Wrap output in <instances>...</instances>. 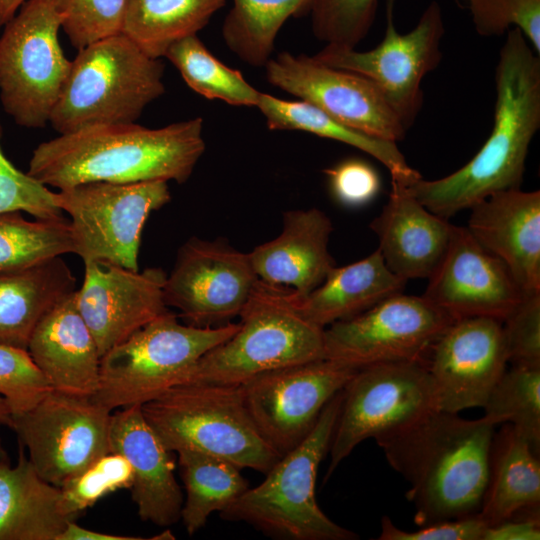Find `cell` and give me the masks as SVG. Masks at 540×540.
Returning <instances> with one entry per match:
<instances>
[{
	"label": "cell",
	"instance_id": "obj_20",
	"mask_svg": "<svg viewBox=\"0 0 540 540\" xmlns=\"http://www.w3.org/2000/svg\"><path fill=\"white\" fill-rule=\"evenodd\" d=\"M166 277L158 267L140 271L109 263H84L76 304L101 355L168 310Z\"/></svg>",
	"mask_w": 540,
	"mask_h": 540
},
{
	"label": "cell",
	"instance_id": "obj_48",
	"mask_svg": "<svg viewBox=\"0 0 540 540\" xmlns=\"http://www.w3.org/2000/svg\"><path fill=\"white\" fill-rule=\"evenodd\" d=\"M26 0H0V29L18 12Z\"/></svg>",
	"mask_w": 540,
	"mask_h": 540
},
{
	"label": "cell",
	"instance_id": "obj_25",
	"mask_svg": "<svg viewBox=\"0 0 540 540\" xmlns=\"http://www.w3.org/2000/svg\"><path fill=\"white\" fill-rule=\"evenodd\" d=\"M332 231L331 220L317 208L285 212L281 233L248 253L257 277L308 294L335 266L328 249Z\"/></svg>",
	"mask_w": 540,
	"mask_h": 540
},
{
	"label": "cell",
	"instance_id": "obj_13",
	"mask_svg": "<svg viewBox=\"0 0 540 540\" xmlns=\"http://www.w3.org/2000/svg\"><path fill=\"white\" fill-rule=\"evenodd\" d=\"M456 319L422 296L392 295L324 328L325 358L360 369L389 362H425Z\"/></svg>",
	"mask_w": 540,
	"mask_h": 540
},
{
	"label": "cell",
	"instance_id": "obj_1",
	"mask_svg": "<svg viewBox=\"0 0 540 540\" xmlns=\"http://www.w3.org/2000/svg\"><path fill=\"white\" fill-rule=\"evenodd\" d=\"M492 131L474 157L436 180L422 177L409 192L448 219L489 195L520 188L530 143L540 127V58L518 29L506 33L495 68Z\"/></svg>",
	"mask_w": 540,
	"mask_h": 540
},
{
	"label": "cell",
	"instance_id": "obj_41",
	"mask_svg": "<svg viewBox=\"0 0 540 540\" xmlns=\"http://www.w3.org/2000/svg\"><path fill=\"white\" fill-rule=\"evenodd\" d=\"M1 138L0 123V213L21 211L37 219L63 217L55 201V192L17 169L5 156Z\"/></svg>",
	"mask_w": 540,
	"mask_h": 540
},
{
	"label": "cell",
	"instance_id": "obj_28",
	"mask_svg": "<svg viewBox=\"0 0 540 540\" xmlns=\"http://www.w3.org/2000/svg\"><path fill=\"white\" fill-rule=\"evenodd\" d=\"M76 290V278L60 257L0 275V345L27 350L39 321Z\"/></svg>",
	"mask_w": 540,
	"mask_h": 540
},
{
	"label": "cell",
	"instance_id": "obj_44",
	"mask_svg": "<svg viewBox=\"0 0 540 540\" xmlns=\"http://www.w3.org/2000/svg\"><path fill=\"white\" fill-rule=\"evenodd\" d=\"M324 172L333 197L344 206H363L371 202L380 191L379 174L363 160L347 159Z\"/></svg>",
	"mask_w": 540,
	"mask_h": 540
},
{
	"label": "cell",
	"instance_id": "obj_27",
	"mask_svg": "<svg viewBox=\"0 0 540 540\" xmlns=\"http://www.w3.org/2000/svg\"><path fill=\"white\" fill-rule=\"evenodd\" d=\"M406 282L389 270L377 249L354 263L334 266L318 287L304 296L294 291V297L303 316L325 328L401 293Z\"/></svg>",
	"mask_w": 540,
	"mask_h": 540
},
{
	"label": "cell",
	"instance_id": "obj_36",
	"mask_svg": "<svg viewBox=\"0 0 540 540\" xmlns=\"http://www.w3.org/2000/svg\"><path fill=\"white\" fill-rule=\"evenodd\" d=\"M483 418L496 426L511 424L540 452V366L513 365L489 394Z\"/></svg>",
	"mask_w": 540,
	"mask_h": 540
},
{
	"label": "cell",
	"instance_id": "obj_35",
	"mask_svg": "<svg viewBox=\"0 0 540 540\" xmlns=\"http://www.w3.org/2000/svg\"><path fill=\"white\" fill-rule=\"evenodd\" d=\"M164 57L177 68L186 84L203 97L234 106L256 107L261 92L239 70L213 56L197 34L171 44Z\"/></svg>",
	"mask_w": 540,
	"mask_h": 540
},
{
	"label": "cell",
	"instance_id": "obj_49",
	"mask_svg": "<svg viewBox=\"0 0 540 540\" xmlns=\"http://www.w3.org/2000/svg\"><path fill=\"white\" fill-rule=\"evenodd\" d=\"M12 411L8 402L0 396V426H9Z\"/></svg>",
	"mask_w": 540,
	"mask_h": 540
},
{
	"label": "cell",
	"instance_id": "obj_18",
	"mask_svg": "<svg viewBox=\"0 0 540 540\" xmlns=\"http://www.w3.org/2000/svg\"><path fill=\"white\" fill-rule=\"evenodd\" d=\"M507 364L502 321L481 316L456 319L426 360L438 409L459 413L483 407Z\"/></svg>",
	"mask_w": 540,
	"mask_h": 540
},
{
	"label": "cell",
	"instance_id": "obj_2",
	"mask_svg": "<svg viewBox=\"0 0 540 540\" xmlns=\"http://www.w3.org/2000/svg\"><path fill=\"white\" fill-rule=\"evenodd\" d=\"M205 148L201 117L157 129L136 123L97 125L39 144L27 173L59 190L93 181L182 184Z\"/></svg>",
	"mask_w": 540,
	"mask_h": 540
},
{
	"label": "cell",
	"instance_id": "obj_16",
	"mask_svg": "<svg viewBox=\"0 0 540 540\" xmlns=\"http://www.w3.org/2000/svg\"><path fill=\"white\" fill-rule=\"evenodd\" d=\"M258 280L248 253L223 240L192 237L166 277L164 300L187 324L217 327L240 315Z\"/></svg>",
	"mask_w": 540,
	"mask_h": 540
},
{
	"label": "cell",
	"instance_id": "obj_40",
	"mask_svg": "<svg viewBox=\"0 0 540 540\" xmlns=\"http://www.w3.org/2000/svg\"><path fill=\"white\" fill-rule=\"evenodd\" d=\"M469 11L476 32L501 36L518 29L540 54V0H455Z\"/></svg>",
	"mask_w": 540,
	"mask_h": 540
},
{
	"label": "cell",
	"instance_id": "obj_50",
	"mask_svg": "<svg viewBox=\"0 0 540 540\" xmlns=\"http://www.w3.org/2000/svg\"><path fill=\"white\" fill-rule=\"evenodd\" d=\"M11 463L7 450L3 444L2 438L0 436V464Z\"/></svg>",
	"mask_w": 540,
	"mask_h": 540
},
{
	"label": "cell",
	"instance_id": "obj_10",
	"mask_svg": "<svg viewBox=\"0 0 540 540\" xmlns=\"http://www.w3.org/2000/svg\"><path fill=\"white\" fill-rule=\"evenodd\" d=\"M51 0H26L0 36V101L19 126L43 128L69 74Z\"/></svg>",
	"mask_w": 540,
	"mask_h": 540
},
{
	"label": "cell",
	"instance_id": "obj_31",
	"mask_svg": "<svg viewBox=\"0 0 540 540\" xmlns=\"http://www.w3.org/2000/svg\"><path fill=\"white\" fill-rule=\"evenodd\" d=\"M226 0H127L122 34L153 58L196 35Z\"/></svg>",
	"mask_w": 540,
	"mask_h": 540
},
{
	"label": "cell",
	"instance_id": "obj_46",
	"mask_svg": "<svg viewBox=\"0 0 540 540\" xmlns=\"http://www.w3.org/2000/svg\"><path fill=\"white\" fill-rule=\"evenodd\" d=\"M540 513L515 517L486 527L482 540H539Z\"/></svg>",
	"mask_w": 540,
	"mask_h": 540
},
{
	"label": "cell",
	"instance_id": "obj_29",
	"mask_svg": "<svg viewBox=\"0 0 540 540\" xmlns=\"http://www.w3.org/2000/svg\"><path fill=\"white\" fill-rule=\"evenodd\" d=\"M68 521L59 488L38 475L20 446L14 466L0 464V540H58Z\"/></svg>",
	"mask_w": 540,
	"mask_h": 540
},
{
	"label": "cell",
	"instance_id": "obj_24",
	"mask_svg": "<svg viewBox=\"0 0 540 540\" xmlns=\"http://www.w3.org/2000/svg\"><path fill=\"white\" fill-rule=\"evenodd\" d=\"M76 290L39 321L27 351L53 390L92 397L102 355L78 310Z\"/></svg>",
	"mask_w": 540,
	"mask_h": 540
},
{
	"label": "cell",
	"instance_id": "obj_14",
	"mask_svg": "<svg viewBox=\"0 0 540 540\" xmlns=\"http://www.w3.org/2000/svg\"><path fill=\"white\" fill-rule=\"evenodd\" d=\"M111 414L92 397L52 389L31 408L12 413L8 427L38 475L59 488L110 452Z\"/></svg>",
	"mask_w": 540,
	"mask_h": 540
},
{
	"label": "cell",
	"instance_id": "obj_9",
	"mask_svg": "<svg viewBox=\"0 0 540 540\" xmlns=\"http://www.w3.org/2000/svg\"><path fill=\"white\" fill-rule=\"evenodd\" d=\"M342 392L327 477L364 440L372 438L379 444L439 410L432 378L420 361L360 368Z\"/></svg>",
	"mask_w": 540,
	"mask_h": 540
},
{
	"label": "cell",
	"instance_id": "obj_3",
	"mask_svg": "<svg viewBox=\"0 0 540 540\" xmlns=\"http://www.w3.org/2000/svg\"><path fill=\"white\" fill-rule=\"evenodd\" d=\"M495 426L435 410L378 445L409 483L418 526L477 515L489 477Z\"/></svg>",
	"mask_w": 540,
	"mask_h": 540
},
{
	"label": "cell",
	"instance_id": "obj_22",
	"mask_svg": "<svg viewBox=\"0 0 540 540\" xmlns=\"http://www.w3.org/2000/svg\"><path fill=\"white\" fill-rule=\"evenodd\" d=\"M466 227L525 292L540 291V191L495 192L470 209Z\"/></svg>",
	"mask_w": 540,
	"mask_h": 540
},
{
	"label": "cell",
	"instance_id": "obj_34",
	"mask_svg": "<svg viewBox=\"0 0 540 540\" xmlns=\"http://www.w3.org/2000/svg\"><path fill=\"white\" fill-rule=\"evenodd\" d=\"M74 252L69 221L27 220L21 211L0 213V275Z\"/></svg>",
	"mask_w": 540,
	"mask_h": 540
},
{
	"label": "cell",
	"instance_id": "obj_23",
	"mask_svg": "<svg viewBox=\"0 0 540 540\" xmlns=\"http://www.w3.org/2000/svg\"><path fill=\"white\" fill-rule=\"evenodd\" d=\"M453 227L419 202L406 185L392 180L388 201L370 224L386 266L405 281L432 275L447 251Z\"/></svg>",
	"mask_w": 540,
	"mask_h": 540
},
{
	"label": "cell",
	"instance_id": "obj_6",
	"mask_svg": "<svg viewBox=\"0 0 540 540\" xmlns=\"http://www.w3.org/2000/svg\"><path fill=\"white\" fill-rule=\"evenodd\" d=\"M343 390V389H342ZM322 410L309 435L282 455L256 487L248 488L225 510L223 520L243 522L284 540H355L359 536L332 521L319 507L315 483L329 452L343 392Z\"/></svg>",
	"mask_w": 540,
	"mask_h": 540
},
{
	"label": "cell",
	"instance_id": "obj_7",
	"mask_svg": "<svg viewBox=\"0 0 540 540\" xmlns=\"http://www.w3.org/2000/svg\"><path fill=\"white\" fill-rule=\"evenodd\" d=\"M141 409L172 452L198 451L264 475L281 457L255 426L241 386L183 382Z\"/></svg>",
	"mask_w": 540,
	"mask_h": 540
},
{
	"label": "cell",
	"instance_id": "obj_45",
	"mask_svg": "<svg viewBox=\"0 0 540 540\" xmlns=\"http://www.w3.org/2000/svg\"><path fill=\"white\" fill-rule=\"evenodd\" d=\"M485 528L481 519L472 515L406 531L398 528L388 516H383L377 540H482Z\"/></svg>",
	"mask_w": 540,
	"mask_h": 540
},
{
	"label": "cell",
	"instance_id": "obj_32",
	"mask_svg": "<svg viewBox=\"0 0 540 540\" xmlns=\"http://www.w3.org/2000/svg\"><path fill=\"white\" fill-rule=\"evenodd\" d=\"M185 489L181 520L188 535L198 532L213 512H222L248 488L240 468L192 450L177 452Z\"/></svg>",
	"mask_w": 540,
	"mask_h": 540
},
{
	"label": "cell",
	"instance_id": "obj_43",
	"mask_svg": "<svg viewBox=\"0 0 540 540\" xmlns=\"http://www.w3.org/2000/svg\"><path fill=\"white\" fill-rule=\"evenodd\" d=\"M502 331L508 363L540 366V291L525 292Z\"/></svg>",
	"mask_w": 540,
	"mask_h": 540
},
{
	"label": "cell",
	"instance_id": "obj_26",
	"mask_svg": "<svg viewBox=\"0 0 540 540\" xmlns=\"http://www.w3.org/2000/svg\"><path fill=\"white\" fill-rule=\"evenodd\" d=\"M532 513H540L539 454L505 423L494 433L488 482L477 516L490 527Z\"/></svg>",
	"mask_w": 540,
	"mask_h": 540
},
{
	"label": "cell",
	"instance_id": "obj_15",
	"mask_svg": "<svg viewBox=\"0 0 540 540\" xmlns=\"http://www.w3.org/2000/svg\"><path fill=\"white\" fill-rule=\"evenodd\" d=\"M357 370L323 358L269 371L241 385L244 403L262 437L282 456L309 435Z\"/></svg>",
	"mask_w": 540,
	"mask_h": 540
},
{
	"label": "cell",
	"instance_id": "obj_39",
	"mask_svg": "<svg viewBox=\"0 0 540 540\" xmlns=\"http://www.w3.org/2000/svg\"><path fill=\"white\" fill-rule=\"evenodd\" d=\"M51 1L62 16L61 28L77 50L122 33L127 0Z\"/></svg>",
	"mask_w": 540,
	"mask_h": 540
},
{
	"label": "cell",
	"instance_id": "obj_5",
	"mask_svg": "<svg viewBox=\"0 0 540 540\" xmlns=\"http://www.w3.org/2000/svg\"><path fill=\"white\" fill-rule=\"evenodd\" d=\"M239 317L237 331L203 355L181 383L241 386L263 373L325 358L324 328L303 316L289 287L259 279Z\"/></svg>",
	"mask_w": 540,
	"mask_h": 540
},
{
	"label": "cell",
	"instance_id": "obj_12",
	"mask_svg": "<svg viewBox=\"0 0 540 540\" xmlns=\"http://www.w3.org/2000/svg\"><path fill=\"white\" fill-rule=\"evenodd\" d=\"M394 2H387L385 34L375 48L357 51L326 45L312 57L326 66L370 80L408 130L423 104L422 80L441 62L445 29L441 6L432 1L411 31L399 33L393 18Z\"/></svg>",
	"mask_w": 540,
	"mask_h": 540
},
{
	"label": "cell",
	"instance_id": "obj_42",
	"mask_svg": "<svg viewBox=\"0 0 540 540\" xmlns=\"http://www.w3.org/2000/svg\"><path fill=\"white\" fill-rule=\"evenodd\" d=\"M50 390L27 350L0 345V396L12 413L31 408Z\"/></svg>",
	"mask_w": 540,
	"mask_h": 540
},
{
	"label": "cell",
	"instance_id": "obj_37",
	"mask_svg": "<svg viewBox=\"0 0 540 540\" xmlns=\"http://www.w3.org/2000/svg\"><path fill=\"white\" fill-rule=\"evenodd\" d=\"M133 480L127 458L117 452L106 453L59 487L60 511L69 520H75L103 497L130 489Z\"/></svg>",
	"mask_w": 540,
	"mask_h": 540
},
{
	"label": "cell",
	"instance_id": "obj_4",
	"mask_svg": "<svg viewBox=\"0 0 540 540\" xmlns=\"http://www.w3.org/2000/svg\"><path fill=\"white\" fill-rule=\"evenodd\" d=\"M164 64L124 34L80 50L53 107L49 124L68 134L87 127L135 123L165 93Z\"/></svg>",
	"mask_w": 540,
	"mask_h": 540
},
{
	"label": "cell",
	"instance_id": "obj_33",
	"mask_svg": "<svg viewBox=\"0 0 540 540\" xmlns=\"http://www.w3.org/2000/svg\"><path fill=\"white\" fill-rule=\"evenodd\" d=\"M313 0H233L222 25L226 46L243 62L265 67L283 24L310 10Z\"/></svg>",
	"mask_w": 540,
	"mask_h": 540
},
{
	"label": "cell",
	"instance_id": "obj_17",
	"mask_svg": "<svg viewBox=\"0 0 540 540\" xmlns=\"http://www.w3.org/2000/svg\"><path fill=\"white\" fill-rule=\"evenodd\" d=\"M265 69L272 86L349 127L396 143L405 137L407 130L380 91L359 74L289 52L270 58Z\"/></svg>",
	"mask_w": 540,
	"mask_h": 540
},
{
	"label": "cell",
	"instance_id": "obj_8",
	"mask_svg": "<svg viewBox=\"0 0 540 540\" xmlns=\"http://www.w3.org/2000/svg\"><path fill=\"white\" fill-rule=\"evenodd\" d=\"M238 327L233 322L206 328L181 324L167 310L102 355L92 399L111 411L142 406L181 383L203 355Z\"/></svg>",
	"mask_w": 540,
	"mask_h": 540
},
{
	"label": "cell",
	"instance_id": "obj_21",
	"mask_svg": "<svg viewBox=\"0 0 540 540\" xmlns=\"http://www.w3.org/2000/svg\"><path fill=\"white\" fill-rule=\"evenodd\" d=\"M109 448L132 466L130 491L141 520L162 527L180 520L184 497L174 474L173 452L148 424L141 406L119 408L111 414Z\"/></svg>",
	"mask_w": 540,
	"mask_h": 540
},
{
	"label": "cell",
	"instance_id": "obj_11",
	"mask_svg": "<svg viewBox=\"0 0 540 540\" xmlns=\"http://www.w3.org/2000/svg\"><path fill=\"white\" fill-rule=\"evenodd\" d=\"M170 200L166 181H93L55 192L57 206L70 217L73 253L84 263H109L131 270H139L142 231L148 217Z\"/></svg>",
	"mask_w": 540,
	"mask_h": 540
},
{
	"label": "cell",
	"instance_id": "obj_19",
	"mask_svg": "<svg viewBox=\"0 0 540 540\" xmlns=\"http://www.w3.org/2000/svg\"><path fill=\"white\" fill-rule=\"evenodd\" d=\"M428 280L423 296L455 319L481 316L503 321L525 294L500 259L466 227L455 225L447 251Z\"/></svg>",
	"mask_w": 540,
	"mask_h": 540
},
{
	"label": "cell",
	"instance_id": "obj_47",
	"mask_svg": "<svg viewBox=\"0 0 540 540\" xmlns=\"http://www.w3.org/2000/svg\"><path fill=\"white\" fill-rule=\"evenodd\" d=\"M142 537L97 532L84 528L76 520L68 521L58 540H142Z\"/></svg>",
	"mask_w": 540,
	"mask_h": 540
},
{
	"label": "cell",
	"instance_id": "obj_38",
	"mask_svg": "<svg viewBox=\"0 0 540 540\" xmlns=\"http://www.w3.org/2000/svg\"><path fill=\"white\" fill-rule=\"evenodd\" d=\"M377 6L378 0H313V33L326 45L355 48L372 27Z\"/></svg>",
	"mask_w": 540,
	"mask_h": 540
},
{
	"label": "cell",
	"instance_id": "obj_30",
	"mask_svg": "<svg viewBox=\"0 0 540 540\" xmlns=\"http://www.w3.org/2000/svg\"><path fill=\"white\" fill-rule=\"evenodd\" d=\"M256 107L271 130H299L355 147L382 163L391 180L409 186L421 178L397 143L375 137L332 118L306 101H286L261 92Z\"/></svg>",
	"mask_w": 540,
	"mask_h": 540
}]
</instances>
